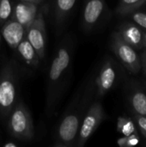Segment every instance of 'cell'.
Here are the masks:
<instances>
[{
    "label": "cell",
    "instance_id": "1",
    "mask_svg": "<svg viewBox=\"0 0 146 147\" xmlns=\"http://www.w3.org/2000/svg\"><path fill=\"white\" fill-rule=\"evenodd\" d=\"M71 59V49L70 44H62L53 57L47 78V97L46 108L50 111L55 103L59 89L62 83Z\"/></svg>",
    "mask_w": 146,
    "mask_h": 147
},
{
    "label": "cell",
    "instance_id": "2",
    "mask_svg": "<svg viewBox=\"0 0 146 147\" xmlns=\"http://www.w3.org/2000/svg\"><path fill=\"white\" fill-rule=\"evenodd\" d=\"M83 114V106H80L78 102L65 113L56 130L55 146H76Z\"/></svg>",
    "mask_w": 146,
    "mask_h": 147
},
{
    "label": "cell",
    "instance_id": "3",
    "mask_svg": "<svg viewBox=\"0 0 146 147\" xmlns=\"http://www.w3.org/2000/svg\"><path fill=\"white\" fill-rule=\"evenodd\" d=\"M8 127L12 136L22 140H31L34 136L31 115L26 106L18 102L9 113Z\"/></svg>",
    "mask_w": 146,
    "mask_h": 147
},
{
    "label": "cell",
    "instance_id": "4",
    "mask_svg": "<svg viewBox=\"0 0 146 147\" xmlns=\"http://www.w3.org/2000/svg\"><path fill=\"white\" fill-rule=\"evenodd\" d=\"M16 103V77L11 64H6L0 72V113L9 115Z\"/></svg>",
    "mask_w": 146,
    "mask_h": 147
},
{
    "label": "cell",
    "instance_id": "5",
    "mask_svg": "<svg viewBox=\"0 0 146 147\" xmlns=\"http://www.w3.org/2000/svg\"><path fill=\"white\" fill-rule=\"evenodd\" d=\"M104 115L103 107L100 102H94L89 108L80 125L78 136L76 142L77 146L82 147L85 145L103 121Z\"/></svg>",
    "mask_w": 146,
    "mask_h": 147
},
{
    "label": "cell",
    "instance_id": "6",
    "mask_svg": "<svg viewBox=\"0 0 146 147\" xmlns=\"http://www.w3.org/2000/svg\"><path fill=\"white\" fill-rule=\"evenodd\" d=\"M112 48L118 59L128 71L132 73H138L139 71L140 61L137 53L132 46L122 39L119 32L113 34Z\"/></svg>",
    "mask_w": 146,
    "mask_h": 147
},
{
    "label": "cell",
    "instance_id": "7",
    "mask_svg": "<svg viewBox=\"0 0 146 147\" xmlns=\"http://www.w3.org/2000/svg\"><path fill=\"white\" fill-rule=\"evenodd\" d=\"M26 38L34 47L40 59H44L46 52V24L41 10L38 11L35 19L27 29Z\"/></svg>",
    "mask_w": 146,
    "mask_h": 147
},
{
    "label": "cell",
    "instance_id": "8",
    "mask_svg": "<svg viewBox=\"0 0 146 147\" xmlns=\"http://www.w3.org/2000/svg\"><path fill=\"white\" fill-rule=\"evenodd\" d=\"M38 14V4L27 2L19 1L14 5L11 14V19L18 22L26 29L32 24Z\"/></svg>",
    "mask_w": 146,
    "mask_h": 147
},
{
    "label": "cell",
    "instance_id": "9",
    "mask_svg": "<svg viewBox=\"0 0 146 147\" xmlns=\"http://www.w3.org/2000/svg\"><path fill=\"white\" fill-rule=\"evenodd\" d=\"M27 29L18 22L10 19L5 22L2 28V36L6 43L13 49L26 37Z\"/></svg>",
    "mask_w": 146,
    "mask_h": 147
},
{
    "label": "cell",
    "instance_id": "10",
    "mask_svg": "<svg viewBox=\"0 0 146 147\" xmlns=\"http://www.w3.org/2000/svg\"><path fill=\"white\" fill-rule=\"evenodd\" d=\"M115 78L116 71L113 62L111 60H107L102 65L96 81L98 95L101 96H104L113 87Z\"/></svg>",
    "mask_w": 146,
    "mask_h": 147
},
{
    "label": "cell",
    "instance_id": "11",
    "mask_svg": "<svg viewBox=\"0 0 146 147\" xmlns=\"http://www.w3.org/2000/svg\"><path fill=\"white\" fill-rule=\"evenodd\" d=\"M104 0H87L83 9V24L85 29H90L97 22L104 9Z\"/></svg>",
    "mask_w": 146,
    "mask_h": 147
},
{
    "label": "cell",
    "instance_id": "12",
    "mask_svg": "<svg viewBox=\"0 0 146 147\" xmlns=\"http://www.w3.org/2000/svg\"><path fill=\"white\" fill-rule=\"evenodd\" d=\"M119 33L122 39L133 47L141 48L144 46V36L136 25L126 23L120 28Z\"/></svg>",
    "mask_w": 146,
    "mask_h": 147
},
{
    "label": "cell",
    "instance_id": "13",
    "mask_svg": "<svg viewBox=\"0 0 146 147\" xmlns=\"http://www.w3.org/2000/svg\"><path fill=\"white\" fill-rule=\"evenodd\" d=\"M76 0H53L55 22L58 25L64 23L72 10Z\"/></svg>",
    "mask_w": 146,
    "mask_h": 147
},
{
    "label": "cell",
    "instance_id": "14",
    "mask_svg": "<svg viewBox=\"0 0 146 147\" xmlns=\"http://www.w3.org/2000/svg\"><path fill=\"white\" fill-rule=\"evenodd\" d=\"M17 52L22 59L29 65L36 66L39 63L40 58L34 50V47L25 37L17 46Z\"/></svg>",
    "mask_w": 146,
    "mask_h": 147
},
{
    "label": "cell",
    "instance_id": "15",
    "mask_svg": "<svg viewBox=\"0 0 146 147\" xmlns=\"http://www.w3.org/2000/svg\"><path fill=\"white\" fill-rule=\"evenodd\" d=\"M145 3L146 0H120L116 11L121 16H126L136 11Z\"/></svg>",
    "mask_w": 146,
    "mask_h": 147
},
{
    "label": "cell",
    "instance_id": "16",
    "mask_svg": "<svg viewBox=\"0 0 146 147\" xmlns=\"http://www.w3.org/2000/svg\"><path fill=\"white\" fill-rule=\"evenodd\" d=\"M131 103L136 115L146 116V95L143 91H136L131 97Z\"/></svg>",
    "mask_w": 146,
    "mask_h": 147
},
{
    "label": "cell",
    "instance_id": "17",
    "mask_svg": "<svg viewBox=\"0 0 146 147\" xmlns=\"http://www.w3.org/2000/svg\"><path fill=\"white\" fill-rule=\"evenodd\" d=\"M117 131L124 136H129L137 134L136 127L133 121L130 118L120 116L117 121Z\"/></svg>",
    "mask_w": 146,
    "mask_h": 147
},
{
    "label": "cell",
    "instance_id": "18",
    "mask_svg": "<svg viewBox=\"0 0 146 147\" xmlns=\"http://www.w3.org/2000/svg\"><path fill=\"white\" fill-rule=\"evenodd\" d=\"M12 9L10 0H0V22H5L11 17Z\"/></svg>",
    "mask_w": 146,
    "mask_h": 147
},
{
    "label": "cell",
    "instance_id": "19",
    "mask_svg": "<svg viewBox=\"0 0 146 147\" xmlns=\"http://www.w3.org/2000/svg\"><path fill=\"white\" fill-rule=\"evenodd\" d=\"M119 146L120 147H132L137 146L139 143V138L137 134H131L129 136H124L120 138L117 140Z\"/></svg>",
    "mask_w": 146,
    "mask_h": 147
},
{
    "label": "cell",
    "instance_id": "20",
    "mask_svg": "<svg viewBox=\"0 0 146 147\" xmlns=\"http://www.w3.org/2000/svg\"><path fill=\"white\" fill-rule=\"evenodd\" d=\"M132 19L139 26L146 29V14L143 12H133Z\"/></svg>",
    "mask_w": 146,
    "mask_h": 147
},
{
    "label": "cell",
    "instance_id": "21",
    "mask_svg": "<svg viewBox=\"0 0 146 147\" xmlns=\"http://www.w3.org/2000/svg\"><path fill=\"white\" fill-rule=\"evenodd\" d=\"M134 120L140 130V132L142 133V134L144 135V137L146 139V116L143 115H135L134 116Z\"/></svg>",
    "mask_w": 146,
    "mask_h": 147
},
{
    "label": "cell",
    "instance_id": "22",
    "mask_svg": "<svg viewBox=\"0 0 146 147\" xmlns=\"http://www.w3.org/2000/svg\"><path fill=\"white\" fill-rule=\"evenodd\" d=\"M21 1H27V2H32V3H40L43 0H21Z\"/></svg>",
    "mask_w": 146,
    "mask_h": 147
},
{
    "label": "cell",
    "instance_id": "23",
    "mask_svg": "<svg viewBox=\"0 0 146 147\" xmlns=\"http://www.w3.org/2000/svg\"><path fill=\"white\" fill-rule=\"evenodd\" d=\"M17 146V145L15 144V143H7V144H5L4 145V147H16Z\"/></svg>",
    "mask_w": 146,
    "mask_h": 147
},
{
    "label": "cell",
    "instance_id": "24",
    "mask_svg": "<svg viewBox=\"0 0 146 147\" xmlns=\"http://www.w3.org/2000/svg\"><path fill=\"white\" fill-rule=\"evenodd\" d=\"M144 46L146 47V34H145V36H144Z\"/></svg>",
    "mask_w": 146,
    "mask_h": 147
},
{
    "label": "cell",
    "instance_id": "25",
    "mask_svg": "<svg viewBox=\"0 0 146 147\" xmlns=\"http://www.w3.org/2000/svg\"><path fill=\"white\" fill-rule=\"evenodd\" d=\"M145 69H146V53H145Z\"/></svg>",
    "mask_w": 146,
    "mask_h": 147
},
{
    "label": "cell",
    "instance_id": "26",
    "mask_svg": "<svg viewBox=\"0 0 146 147\" xmlns=\"http://www.w3.org/2000/svg\"><path fill=\"white\" fill-rule=\"evenodd\" d=\"M0 42H1V33H0Z\"/></svg>",
    "mask_w": 146,
    "mask_h": 147
}]
</instances>
